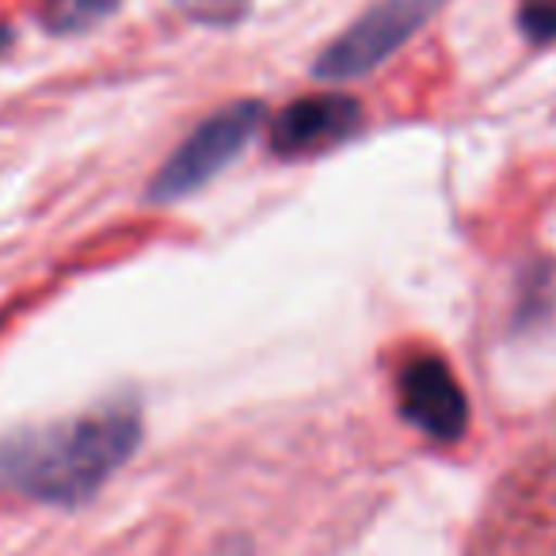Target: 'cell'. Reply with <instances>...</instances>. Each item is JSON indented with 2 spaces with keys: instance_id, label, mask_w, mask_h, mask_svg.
<instances>
[{
  "instance_id": "ba28073f",
  "label": "cell",
  "mask_w": 556,
  "mask_h": 556,
  "mask_svg": "<svg viewBox=\"0 0 556 556\" xmlns=\"http://www.w3.org/2000/svg\"><path fill=\"white\" fill-rule=\"evenodd\" d=\"M518 31L545 47L556 39V0H518Z\"/></svg>"
},
{
  "instance_id": "9c48e42d",
  "label": "cell",
  "mask_w": 556,
  "mask_h": 556,
  "mask_svg": "<svg viewBox=\"0 0 556 556\" xmlns=\"http://www.w3.org/2000/svg\"><path fill=\"white\" fill-rule=\"evenodd\" d=\"M172 4H179L199 20H210V24H229V20L244 16L248 0H172Z\"/></svg>"
},
{
  "instance_id": "3957f363",
  "label": "cell",
  "mask_w": 556,
  "mask_h": 556,
  "mask_svg": "<svg viewBox=\"0 0 556 556\" xmlns=\"http://www.w3.org/2000/svg\"><path fill=\"white\" fill-rule=\"evenodd\" d=\"M446 0H381L374 9H366L325 54L317 58L313 73L317 80H355L386 65L404 42L419 35V27L442 9Z\"/></svg>"
},
{
  "instance_id": "7a4b0ae2",
  "label": "cell",
  "mask_w": 556,
  "mask_h": 556,
  "mask_svg": "<svg viewBox=\"0 0 556 556\" xmlns=\"http://www.w3.org/2000/svg\"><path fill=\"white\" fill-rule=\"evenodd\" d=\"M134 434L138 431L126 416H92L35 434L9 454H0V480L31 495L77 500L123 462L126 450L134 446Z\"/></svg>"
},
{
  "instance_id": "6da1fadb",
  "label": "cell",
  "mask_w": 556,
  "mask_h": 556,
  "mask_svg": "<svg viewBox=\"0 0 556 556\" xmlns=\"http://www.w3.org/2000/svg\"><path fill=\"white\" fill-rule=\"evenodd\" d=\"M462 556H556V427L495 480Z\"/></svg>"
},
{
  "instance_id": "52a82bcc",
  "label": "cell",
  "mask_w": 556,
  "mask_h": 556,
  "mask_svg": "<svg viewBox=\"0 0 556 556\" xmlns=\"http://www.w3.org/2000/svg\"><path fill=\"white\" fill-rule=\"evenodd\" d=\"M123 0H39V20L50 35H80L100 27Z\"/></svg>"
},
{
  "instance_id": "277c9868",
  "label": "cell",
  "mask_w": 556,
  "mask_h": 556,
  "mask_svg": "<svg viewBox=\"0 0 556 556\" xmlns=\"http://www.w3.org/2000/svg\"><path fill=\"white\" fill-rule=\"evenodd\" d=\"M267 111L255 100H240L229 108L214 111L176 153L168 156V164L161 168V176L153 179V199L172 202L184 194L199 191L202 184L217 176L222 168H229L240 156V149L255 138V130L263 126Z\"/></svg>"
},
{
  "instance_id": "8992f818",
  "label": "cell",
  "mask_w": 556,
  "mask_h": 556,
  "mask_svg": "<svg viewBox=\"0 0 556 556\" xmlns=\"http://www.w3.org/2000/svg\"><path fill=\"white\" fill-rule=\"evenodd\" d=\"M358 126H363L358 100L343 92L305 96V100H294L290 108L278 111V118L270 123V149L287 161H298V156H313L340 146Z\"/></svg>"
},
{
  "instance_id": "5b68a950",
  "label": "cell",
  "mask_w": 556,
  "mask_h": 556,
  "mask_svg": "<svg viewBox=\"0 0 556 556\" xmlns=\"http://www.w3.org/2000/svg\"><path fill=\"white\" fill-rule=\"evenodd\" d=\"M396 401L401 412L416 431H424L434 442L465 439L469 427V404L457 386L454 370L434 351L408 355L396 370Z\"/></svg>"
}]
</instances>
